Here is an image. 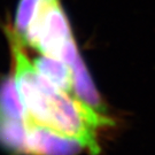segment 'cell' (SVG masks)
<instances>
[{"label":"cell","mask_w":155,"mask_h":155,"mask_svg":"<svg viewBox=\"0 0 155 155\" xmlns=\"http://www.w3.org/2000/svg\"><path fill=\"white\" fill-rule=\"evenodd\" d=\"M28 155H77L84 150V146L77 140L45 127L28 124Z\"/></svg>","instance_id":"cell-3"},{"label":"cell","mask_w":155,"mask_h":155,"mask_svg":"<svg viewBox=\"0 0 155 155\" xmlns=\"http://www.w3.org/2000/svg\"><path fill=\"white\" fill-rule=\"evenodd\" d=\"M69 67L72 72L74 95L92 109L97 110L98 113H102V99L95 87L92 76L90 75L87 67L82 56H77V59Z\"/></svg>","instance_id":"cell-4"},{"label":"cell","mask_w":155,"mask_h":155,"mask_svg":"<svg viewBox=\"0 0 155 155\" xmlns=\"http://www.w3.org/2000/svg\"><path fill=\"white\" fill-rule=\"evenodd\" d=\"M14 62V78L27 113L28 124L45 127L79 141L92 154L99 153L95 131L109 122L101 113L48 83L36 71L11 25L5 27Z\"/></svg>","instance_id":"cell-1"},{"label":"cell","mask_w":155,"mask_h":155,"mask_svg":"<svg viewBox=\"0 0 155 155\" xmlns=\"http://www.w3.org/2000/svg\"><path fill=\"white\" fill-rule=\"evenodd\" d=\"M18 39L23 46L32 47L41 55L62 61L67 52L77 45L62 0H41L27 31Z\"/></svg>","instance_id":"cell-2"},{"label":"cell","mask_w":155,"mask_h":155,"mask_svg":"<svg viewBox=\"0 0 155 155\" xmlns=\"http://www.w3.org/2000/svg\"><path fill=\"white\" fill-rule=\"evenodd\" d=\"M33 67L36 71L41 77H44L48 83L66 93L74 95V84H72V72L70 67L62 60L40 55L35 59ZM76 98V97H75Z\"/></svg>","instance_id":"cell-5"},{"label":"cell","mask_w":155,"mask_h":155,"mask_svg":"<svg viewBox=\"0 0 155 155\" xmlns=\"http://www.w3.org/2000/svg\"><path fill=\"white\" fill-rule=\"evenodd\" d=\"M41 0H18L14 15V24L11 25L13 31L21 37L27 31Z\"/></svg>","instance_id":"cell-7"},{"label":"cell","mask_w":155,"mask_h":155,"mask_svg":"<svg viewBox=\"0 0 155 155\" xmlns=\"http://www.w3.org/2000/svg\"><path fill=\"white\" fill-rule=\"evenodd\" d=\"M0 114L11 120L27 122V113L17 91L14 76L4 78L0 83Z\"/></svg>","instance_id":"cell-6"}]
</instances>
